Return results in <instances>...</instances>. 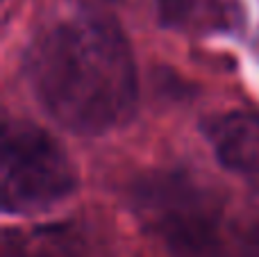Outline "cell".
<instances>
[{
  "label": "cell",
  "mask_w": 259,
  "mask_h": 257,
  "mask_svg": "<svg viewBox=\"0 0 259 257\" xmlns=\"http://www.w3.org/2000/svg\"><path fill=\"white\" fill-rule=\"evenodd\" d=\"M27 73L46 112L80 135L114 130L137 107L134 57L123 32L103 18H75L46 32Z\"/></svg>",
  "instance_id": "6da1fadb"
},
{
  "label": "cell",
  "mask_w": 259,
  "mask_h": 257,
  "mask_svg": "<svg viewBox=\"0 0 259 257\" xmlns=\"http://www.w3.org/2000/svg\"><path fill=\"white\" fill-rule=\"evenodd\" d=\"M77 185L75 166L64 148L30 123H12L3 132L0 200L5 212L34 214L59 205Z\"/></svg>",
  "instance_id": "7a4b0ae2"
},
{
  "label": "cell",
  "mask_w": 259,
  "mask_h": 257,
  "mask_svg": "<svg viewBox=\"0 0 259 257\" xmlns=\"http://www.w3.org/2000/svg\"><path fill=\"white\" fill-rule=\"evenodd\" d=\"M132 209L173 248L198 250L214 241L221 200L207 185L184 171H157L132 187Z\"/></svg>",
  "instance_id": "3957f363"
},
{
  "label": "cell",
  "mask_w": 259,
  "mask_h": 257,
  "mask_svg": "<svg viewBox=\"0 0 259 257\" xmlns=\"http://www.w3.org/2000/svg\"><path fill=\"white\" fill-rule=\"evenodd\" d=\"M216 157L230 171L259 185V116L248 112H225L202 123Z\"/></svg>",
  "instance_id": "277c9868"
},
{
  "label": "cell",
  "mask_w": 259,
  "mask_h": 257,
  "mask_svg": "<svg viewBox=\"0 0 259 257\" xmlns=\"http://www.w3.org/2000/svg\"><path fill=\"white\" fill-rule=\"evenodd\" d=\"M5 257H75L66 239L57 235H34L27 239L7 241Z\"/></svg>",
  "instance_id": "5b68a950"
},
{
  "label": "cell",
  "mask_w": 259,
  "mask_h": 257,
  "mask_svg": "<svg viewBox=\"0 0 259 257\" xmlns=\"http://www.w3.org/2000/svg\"><path fill=\"white\" fill-rule=\"evenodd\" d=\"M193 5V0H157V7L161 12L164 21H180L184 14L189 12V7Z\"/></svg>",
  "instance_id": "8992f818"
},
{
  "label": "cell",
  "mask_w": 259,
  "mask_h": 257,
  "mask_svg": "<svg viewBox=\"0 0 259 257\" xmlns=\"http://www.w3.org/2000/svg\"><path fill=\"white\" fill-rule=\"evenodd\" d=\"M246 257H259V248H257V250H252V253H250V255H246Z\"/></svg>",
  "instance_id": "52a82bcc"
}]
</instances>
